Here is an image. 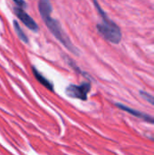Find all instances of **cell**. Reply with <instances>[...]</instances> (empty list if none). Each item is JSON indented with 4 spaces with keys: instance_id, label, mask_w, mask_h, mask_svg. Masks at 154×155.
Instances as JSON below:
<instances>
[{
    "instance_id": "obj_10",
    "label": "cell",
    "mask_w": 154,
    "mask_h": 155,
    "mask_svg": "<svg viewBox=\"0 0 154 155\" xmlns=\"http://www.w3.org/2000/svg\"><path fill=\"white\" fill-rule=\"evenodd\" d=\"M152 141H154V139H153V138H152Z\"/></svg>"
},
{
    "instance_id": "obj_8",
    "label": "cell",
    "mask_w": 154,
    "mask_h": 155,
    "mask_svg": "<svg viewBox=\"0 0 154 155\" xmlns=\"http://www.w3.org/2000/svg\"><path fill=\"white\" fill-rule=\"evenodd\" d=\"M140 94H141V96L144 100H146L148 103H150L151 104H152L154 106V96H152V94H150L149 93L144 92V91H140Z\"/></svg>"
},
{
    "instance_id": "obj_9",
    "label": "cell",
    "mask_w": 154,
    "mask_h": 155,
    "mask_svg": "<svg viewBox=\"0 0 154 155\" xmlns=\"http://www.w3.org/2000/svg\"><path fill=\"white\" fill-rule=\"evenodd\" d=\"M13 1L20 8H23L24 9L25 7H26V3L25 2V0H13Z\"/></svg>"
},
{
    "instance_id": "obj_2",
    "label": "cell",
    "mask_w": 154,
    "mask_h": 155,
    "mask_svg": "<svg viewBox=\"0 0 154 155\" xmlns=\"http://www.w3.org/2000/svg\"><path fill=\"white\" fill-rule=\"evenodd\" d=\"M93 2L97 12L100 14L102 17V23L96 25L98 33L108 42L115 45L119 44L122 41V37H123L120 27L108 17V15L101 7L97 0H93Z\"/></svg>"
},
{
    "instance_id": "obj_7",
    "label": "cell",
    "mask_w": 154,
    "mask_h": 155,
    "mask_svg": "<svg viewBox=\"0 0 154 155\" xmlns=\"http://www.w3.org/2000/svg\"><path fill=\"white\" fill-rule=\"evenodd\" d=\"M13 25H14L15 31V33H16L18 38H19L21 41H23L24 43L27 44V43H28V38H27L26 35L25 34V32L23 31V29L21 28V26H20V25L18 24V22L15 20V21L13 22Z\"/></svg>"
},
{
    "instance_id": "obj_6",
    "label": "cell",
    "mask_w": 154,
    "mask_h": 155,
    "mask_svg": "<svg viewBox=\"0 0 154 155\" xmlns=\"http://www.w3.org/2000/svg\"><path fill=\"white\" fill-rule=\"evenodd\" d=\"M32 70H33V73H34V77H35V79L42 84V85H44L45 88H47L48 90H50V91H54V84L48 80V79H46L37 69H35L34 67H33L32 68Z\"/></svg>"
},
{
    "instance_id": "obj_5",
    "label": "cell",
    "mask_w": 154,
    "mask_h": 155,
    "mask_svg": "<svg viewBox=\"0 0 154 155\" xmlns=\"http://www.w3.org/2000/svg\"><path fill=\"white\" fill-rule=\"evenodd\" d=\"M116 106H117L119 109H121V110H123V111H125V112H127L128 114H132V115H133V116H135V117H137V118H140V119H142V120H143V121H145V122H147V123H149V124H154V117L153 116H152V115L146 114H144V113H142V112H140V111H137V110H135V109H133V108H131V107H128L127 105H124V104H123L117 103V104H116Z\"/></svg>"
},
{
    "instance_id": "obj_1",
    "label": "cell",
    "mask_w": 154,
    "mask_h": 155,
    "mask_svg": "<svg viewBox=\"0 0 154 155\" xmlns=\"http://www.w3.org/2000/svg\"><path fill=\"white\" fill-rule=\"evenodd\" d=\"M38 9L41 14V16L45 23L46 26L50 30V32L54 35V37L61 42V44L67 48L70 52L74 53L76 55H79L78 49L72 44L71 40L69 37L66 35V34L63 31V28L60 25V23L55 20L54 18L51 17V13H52V5L49 0H39L38 2Z\"/></svg>"
},
{
    "instance_id": "obj_4",
    "label": "cell",
    "mask_w": 154,
    "mask_h": 155,
    "mask_svg": "<svg viewBox=\"0 0 154 155\" xmlns=\"http://www.w3.org/2000/svg\"><path fill=\"white\" fill-rule=\"evenodd\" d=\"M16 16L18 17L19 20H21V22L30 30H32L33 32H38V25L34 22V20L29 15H27V13L20 7H15L14 9Z\"/></svg>"
},
{
    "instance_id": "obj_3",
    "label": "cell",
    "mask_w": 154,
    "mask_h": 155,
    "mask_svg": "<svg viewBox=\"0 0 154 155\" xmlns=\"http://www.w3.org/2000/svg\"><path fill=\"white\" fill-rule=\"evenodd\" d=\"M90 90H91V84L89 82H85L79 85L70 84L67 86L65 92H66L67 95L70 97L85 101V100H87L88 93L90 92Z\"/></svg>"
}]
</instances>
